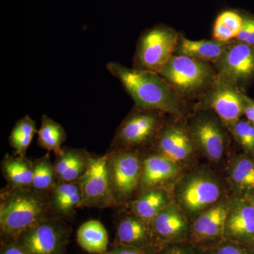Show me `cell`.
Instances as JSON below:
<instances>
[{
  "instance_id": "13",
  "label": "cell",
  "mask_w": 254,
  "mask_h": 254,
  "mask_svg": "<svg viewBox=\"0 0 254 254\" xmlns=\"http://www.w3.org/2000/svg\"><path fill=\"white\" fill-rule=\"evenodd\" d=\"M224 240L237 242L254 250V204L244 199L230 204Z\"/></svg>"
},
{
  "instance_id": "23",
  "label": "cell",
  "mask_w": 254,
  "mask_h": 254,
  "mask_svg": "<svg viewBox=\"0 0 254 254\" xmlns=\"http://www.w3.org/2000/svg\"><path fill=\"white\" fill-rule=\"evenodd\" d=\"M169 204L168 193L162 189L145 190L132 204L135 215L151 225L154 219Z\"/></svg>"
},
{
  "instance_id": "21",
  "label": "cell",
  "mask_w": 254,
  "mask_h": 254,
  "mask_svg": "<svg viewBox=\"0 0 254 254\" xmlns=\"http://www.w3.org/2000/svg\"><path fill=\"white\" fill-rule=\"evenodd\" d=\"M81 203V189L78 182H58L52 190L50 206L60 215H72Z\"/></svg>"
},
{
  "instance_id": "18",
  "label": "cell",
  "mask_w": 254,
  "mask_h": 254,
  "mask_svg": "<svg viewBox=\"0 0 254 254\" xmlns=\"http://www.w3.org/2000/svg\"><path fill=\"white\" fill-rule=\"evenodd\" d=\"M180 172L178 163L162 154L150 155L142 163L139 186L147 190L176 176Z\"/></svg>"
},
{
  "instance_id": "4",
  "label": "cell",
  "mask_w": 254,
  "mask_h": 254,
  "mask_svg": "<svg viewBox=\"0 0 254 254\" xmlns=\"http://www.w3.org/2000/svg\"><path fill=\"white\" fill-rule=\"evenodd\" d=\"M158 74L176 91L190 93L204 87L213 71L204 62L178 55H173Z\"/></svg>"
},
{
  "instance_id": "9",
  "label": "cell",
  "mask_w": 254,
  "mask_h": 254,
  "mask_svg": "<svg viewBox=\"0 0 254 254\" xmlns=\"http://www.w3.org/2000/svg\"><path fill=\"white\" fill-rule=\"evenodd\" d=\"M157 112L136 106L117 130L112 143L114 149L123 150L150 141L160 125Z\"/></svg>"
},
{
  "instance_id": "25",
  "label": "cell",
  "mask_w": 254,
  "mask_h": 254,
  "mask_svg": "<svg viewBox=\"0 0 254 254\" xmlns=\"http://www.w3.org/2000/svg\"><path fill=\"white\" fill-rule=\"evenodd\" d=\"M37 131L36 123L29 115H25L16 122L9 137V144L14 148L16 155L26 156Z\"/></svg>"
},
{
  "instance_id": "20",
  "label": "cell",
  "mask_w": 254,
  "mask_h": 254,
  "mask_svg": "<svg viewBox=\"0 0 254 254\" xmlns=\"http://www.w3.org/2000/svg\"><path fill=\"white\" fill-rule=\"evenodd\" d=\"M230 45L214 39L190 41L183 38L179 41L176 50L179 55L190 57L204 63H216Z\"/></svg>"
},
{
  "instance_id": "34",
  "label": "cell",
  "mask_w": 254,
  "mask_h": 254,
  "mask_svg": "<svg viewBox=\"0 0 254 254\" xmlns=\"http://www.w3.org/2000/svg\"><path fill=\"white\" fill-rule=\"evenodd\" d=\"M237 40L241 43L254 47V16L244 17L243 25Z\"/></svg>"
},
{
  "instance_id": "17",
  "label": "cell",
  "mask_w": 254,
  "mask_h": 254,
  "mask_svg": "<svg viewBox=\"0 0 254 254\" xmlns=\"http://www.w3.org/2000/svg\"><path fill=\"white\" fill-rule=\"evenodd\" d=\"M185 128L180 127H170L160 135L157 147L160 154L175 163L185 161L193 153V142Z\"/></svg>"
},
{
  "instance_id": "7",
  "label": "cell",
  "mask_w": 254,
  "mask_h": 254,
  "mask_svg": "<svg viewBox=\"0 0 254 254\" xmlns=\"http://www.w3.org/2000/svg\"><path fill=\"white\" fill-rule=\"evenodd\" d=\"M69 235L66 225L49 218L15 241L29 254H66Z\"/></svg>"
},
{
  "instance_id": "31",
  "label": "cell",
  "mask_w": 254,
  "mask_h": 254,
  "mask_svg": "<svg viewBox=\"0 0 254 254\" xmlns=\"http://www.w3.org/2000/svg\"><path fill=\"white\" fill-rule=\"evenodd\" d=\"M157 254H210L209 250L189 241L169 244L160 247Z\"/></svg>"
},
{
  "instance_id": "2",
  "label": "cell",
  "mask_w": 254,
  "mask_h": 254,
  "mask_svg": "<svg viewBox=\"0 0 254 254\" xmlns=\"http://www.w3.org/2000/svg\"><path fill=\"white\" fill-rule=\"evenodd\" d=\"M43 193L32 190L9 188L1 193V242L15 241L30 229L49 218Z\"/></svg>"
},
{
  "instance_id": "1",
  "label": "cell",
  "mask_w": 254,
  "mask_h": 254,
  "mask_svg": "<svg viewBox=\"0 0 254 254\" xmlns=\"http://www.w3.org/2000/svg\"><path fill=\"white\" fill-rule=\"evenodd\" d=\"M106 68L120 81L136 106L177 115L180 113L177 95L158 73L126 67L117 62H110Z\"/></svg>"
},
{
  "instance_id": "6",
  "label": "cell",
  "mask_w": 254,
  "mask_h": 254,
  "mask_svg": "<svg viewBox=\"0 0 254 254\" xmlns=\"http://www.w3.org/2000/svg\"><path fill=\"white\" fill-rule=\"evenodd\" d=\"M110 186L118 203L131 196L139 186L142 163L135 153L115 150L108 153Z\"/></svg>"
},
{
  "instance_id": "37",
  "label": "cell",
  "mask_w": 254,
  "mask_h": 254,
  "mask_svg": "<svg viewBox=\"0 0 254 254\" xmlns=\"http://www.w3.org/2000/svg\"><path fill=\"white\" fill-rule=\"evenodd\" d=\"M252 124H254V123H252Z\"/></svg>"
},
{
  "instance_id": "28",
  "label": "cell",
  "mask_w": 254,
  "mask_h": 254,
  "mask_svg": "<svg viewBox=\"0 0 254 254\" xmlns=\"http://www.w3.org/2000/svg\"><path fill=\"white\" fill-rule=\"evenodd\" d=\"M230 177L239 190H254V161L246 157L237 159L232 165Z\"/></svg>"
},
{
  "instance_id": "27",
  "label": "cell",
  "mask_w": 254,
  "mask_h": 254,
  "mask_svg": "<svg viewBox=\"0 0 254 254\" xmlns=\"http://www.w3.org/2000/svg\"><path fill=\"white\" fill-rule=\"evenodd\" d=\"M244 17L236 11H223L215 20L213 27V39L228 43L237 38L243 25Z\"/></svg>"
},
{
  "instance_id": "14",
  "label": "cell",
  "mask_w": 254,
  "mask_h": 254,
  "mask_svg": "<svg viewBox=\"0 0 254 254\" xmlns=\"http://www.w3.org/2000/svg\"><path fill=\"white\" fill-rule=\"evenodd\" d=\"M248 100L235 85L219 80L209 96L208 103L222 122L232 128L240 121L242 114H245Z\"/></svg>"
},
{
  "instance_id": "35",
  "label": "cell",
  "mask_w": 254,
  "mask_h": 254,
  "mask_svg": "<svg viewBox=\"0 0 254 254\" xmlns=\"http://www.w3.org/2000/svg\"><path fill=\"white\" fill-rule=\"evenodd\" d=\"M0 254H29L16 241L1 242Z\"/></svg>"
},
{
  "instance_id": "26",
  "label": "cell",
  "mask_w": 254,
  "mask_h": 254,
  "mask_svg": "<svg viewBox=\"0 0 254 254\" xmlns=\"http://www.w3.org/2000/svg\"><path fill=\"white\" fill-rule=\"evenodd\" d=\"M54 164L49 154L33 162V177L31 189L38 193L52 191L58 182Z\"/></svg>"
},
{
  "instance_id": "12",
  "label": "cell",
  "mask_w": 254,
  "mask_h": 254,
  "mask_svg": "<svg viewBox=\"0 0 254 254\" xmlns=\"http://www.w3.org/2000/svg\"><path fill=\"white\" fill-rule=\"evenodd\" d=\"M151 227L155 245L161 247L188 241L191 225L177 205L169 203L157 215Z\"/></svg>"
},
{
  "instance_id": "36",
  "label": "cell",
  "mask_w": 254,
  "mask_h": 254,
  "mask_svg": "<svg viewBox=\"0 0 254 254\" xmlns=\"http://www.w3.org/2000/svg\"><path fill=\"white\" fill-rule=\"evenodd\" d=\"M245 114L249 121L252 123H254V103L248 100L246 105Z\"/></svg>"
},
{
  "instance_id": "15",
  "label": "cell",
  "mask_w": 254,
  "mask_h": 254,
  "mask_svg": "<svg viewBox=\"0 0 254 254\" xmlns=\"http://www.w3.org/2000/svg\"><path fill=\"white\" fill-rule=\"evenodd\" d=\"M190 137L192 141L211 160H220L225 153V135L221 127L211 119L197 120L191 127Z\"/></svg>"
},
{
  "instance_id": "19",
  "label": "cell",
  "mask_w": 254,
  "mask_h": 254,
  "mask_svg": "<svg viewBox=\"0 0 254 254\" xmlns=\"http://www.w3.org/2000/svg\"><path fill=\"white\" fill-rule=\"evenodd\" d=\"M1 172L9 188L31 190L33 162L25 157L6 155L1 162Z\"/></svg>"
},
{
  "instance_id": "32",
  "label": "cell",
  "mask_w": 254,
  "mask_h": 254,
  "mask_svg": "<svg viewBox=\"0 0 254 254\" xmlns=\"http://www.w3.org/2000/svg\"><path fill=\"white\" fill-rule=\"evenodd\" d=\"M208 250L210 254H254V250L250 247L227 240Z\"/></svg>"
},
{
  "instance_id": "33",
  "label": "cell",
  "mask_w": 254,
  "mask_h": 254,
  "mask_svg": "<svg viewBox=\"0 0 254 254\" xmlns=\"http://www.w3.org/2000/svg\"><path fill=\"white\" fill-rule=\"evenodd\" d=\"M159 249L160 247L157 246L134 247L114 245L111 250L103 254H157Z\"/></svg>"
},
{
  "instance_id": "24",
  "label": "cell",
  "mask_w": 254,
  "mask_h": 254,
  "mask_svg": "<svg viewBox=\"0 0 254 254\" xmlns=\"http://www.w3.org/2000/svg\"><path fill=\"white\" fill-rule=\"evenodd\" d=\"M38 143L41 148L58 154L63 149L66 140V133L64 127L47 115L41 118V125L37 131Z\"/></svg>"
},
{
  "instance_id": "11",
  "label": "cell",
  "mask_w": 254,
  "mask_h": 254,
  "mask_svg": "<svg viewBox=\"0 0 254 254\" xmlns=\"http://www.w3.org/2000/svg\"><path fill=\"white\" fill-rule=\"evenodd\" d=\"M219 78L235 85L254 76V47L246 43L230 45L216 63Z\"/></svg>"
},
{
  "instance_id": "30",
  "label": "cell",
  "mask_w": 254,
  "mask_h": 254,
  "mask_svg": "<svg viewBox=\"0 0 254 254\" xmlns=\"http://www.w3.org/2000/svg\"><path fill=\"white\" fill-rule=\"evenodd\" d=\"M237 139L247 151L254 150V125L251 122L239 121L232 127Z\"/></svg>"
},
{
  "instance_id": "5",
  "label": "cell",
  "mask_w": 254,
  "mask_h": 254,
  "mask_svg": "<svg viewBox=\"0 0 254 254\" xmlns=\"http://www.w3.org/2000/svg\"><path fill=\"white\" fill-rule=\"evenodd\" d=\"M108 155H90L84 175L78 181L82 192L81 207L104 208L118 204L110 186Z\"/></svg>"
},
{
  "instance_id": "8",
  "label": "cell",
  "mask_w": 254,
  "mask_h": 254,
  "mask_svg": "<svg viewBox=\"0 0 254 254\" xmlns=\"http://www.w3.org/2000/svg\"><path fill=\"white\" fill-rule=\"evenodd\" d=\"M177 193V199L184 210L190 215H196L215 205L221 190L213 177L196 173L182 180Z\"/></svg>"
},
{
  "instance_id": "10",
  "label": "cell",
  "mask_w": 254,
  "mask_h": 254,
  "mask_svg": "<svg viewBox=\"0 0 254 254\" xmlns=\"http://www.w3.org/2000/svg\"><path fill=\"white\" fill-rule=\"evenodd\" d=\"M230 203L220 202L200 214L192 223L189 242L210 250L224 240Z\"/></svg>"
},
{
  "instance_id": "3",
  "label": "cell",
  "mask_w": 254,
  "mask_h": 254,
  "mask_svg": "<svg viewBox=\"0 0 254 254\" xmlns=\"http://www.w3.org/2000/svg\"><path fill=\"white\" fill-rule=\"evenodd\" d=\"M178 43V33L172 28H150L138 40L133 68L158 73L173 56Z\"/></svg>"
},
{
  "instance_id": "29",
  "label": "cell",
  "mask_w": 254,
  "mask_h": 254,
  "mask_svg": "<svg viewBox=\"0 0 254 254\" xmlns=\"http://www.w3.org/2000/svg\"><path fill=\"white\" fill-rule=\"evenodd\" d=\"M87 153L88 152L83 149L63 148L62 151L56 155V161L54 164L58 180L64 172L72 168L73 165Z\"/></svg>"
},
{
  "instance_id": "16",
  "label": "cell",
  "mask_w": 254,
  "mask_h": 254,
  "mask_svg": "<svg viewBox=\"0 0 254 254\" xmlns=\"http://www.w3.org/2000/svg\"><path fill=\"white\" fill-rule=\"evenodd\" d=\"M115 245L134 247L156 246L151 225L136 215L125 217L118 222Z\"/></svg>"
},
{
  "instance_id": "22",
  "label": "cell",
  "mask_w": 254,
  "mask_h": 254,
  "mask_svg": "<svg viewBox=\"0 0 254 254\" xmlns=\"http://www.w3.org/2000/svg\"><path fill=\"white\" fill-rule=\"evenodd\" d=\"M78 245L93 254H103L108 251L109 235L99 220H88L78 228L76 234Z\"/></svg>"
}]
</instances>
